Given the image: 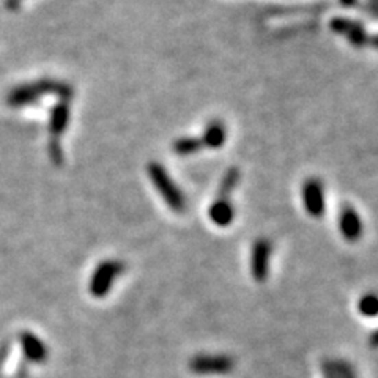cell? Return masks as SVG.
Instances as JSON below:
<instances>
[{
    "label": "cell",
    "instance_id": "cell-1",
    "mask_svg": "<svg viewBox=\"0 0 378 378\" xmlns=\"http://www.w3.org/2000/svg\"><path fill=\"white\" fill-rule=\"evenodd\" d=\"M46 95H56L60 101L70 103L74 97V90L67 82L54 81V79H40V81L23 84L13 88L7 97V104L14 109L24 108V106L38 103Z\"/></svg>",
    "mask_w": 378,
    "mask_h": 378
},
{
    "label": "cell",
    "instance_id": "cell-2",
    "mask_svg": "<svg viewBox=\"0 0 378 378\" xmlns=\"http://www.w3.org/2000/svg\"><path fill=\"white\" fill-rule=\"evenodd\" d=\"M147 172H148V177L152 180V183L154 185V188L158 189L159 194H161L169 209L177 213L185 211L186 197L182 193V189H180L178 186L174 183V180L170 178L167 170L164 169L159 163L153 161V163H148Z\"/></svg>",
    "mask_w": 378,
    "mask_h": 378
},
{
    "label": "cell",
    "instance_id": "cell-3",
    "mask_svg": "<svg viewBox=\"0 0 378 378\" xmlns=\"http://www.w3.org/2000/svg\"><path fill=\"white\" fill-rule=\"evenodd\" d=\"M125 271V265L119 260H104L101 262L90 281V294L95 298H104L110 292L115 279Z\"/></svg>",
    "mask_w": 378,
    "mask_h": 378
},
{
    "label": "cell",
    "instance_id": "cell-4",
    "mask_svg": "<svg viewBox=\"0 0 378 378\" xmlns=\"http://www.w3.org/2000/svg\"><path fill=\"white\" fill-rule=\"evenodd\" d=\"M189 369L197 375H224L232 372L233 359L226 355H197L189 361Z\"/></svg>",
    "mask_w": 378,
    "mask_h": 378
},
{
    "label": "cell",
    "instance_id": "cell-5",
    "mask_svg": "<svg viewBox=\"0 0 378 378\" xmlns=\"http://www.w3.org/2000/svg\"><path fill=\"white\" fill-rule=\"evenodd\" d=\"M273 248L266 238H259L251 249V274L257 282H265L270 274V259Z\"/></svg>",
    "mask_w": 378,
    "mask_h": 378
},
{
    "label": "cell",
    "instance_id": "cell-6",
    "mask_svg": "<svg viewBox=\"0 0 378 378\" xmlns=\"http://www.w3.org/2000/svg\"><path fill=\"white\" fill-rule=\"evenodd\" d=\"M303 204L312 217H322L324 213V191L320 180L309 178L303 185Z\"/></svg>",
    "mask_w": 378,
    "mask_h": 378
},
{
    "label": "cell",
    "instance_id": "cell-7",
    "mask_svg": "<svg viewBox=\"0 0 378 378\" xmlns=\"http://www.w3.org/2000/svg\"><path fill=\"white\" fill-rule=\"evenodd\" d=\"M339 228L344 238L350 243L358 241L363 235V222L361 217L351 205H344L339 213Z\"/></svg>",
    "mask_w": 378,
    "mask_h": 378
},
{
    "label": "cell",
    "instance_id": "cell-8",
    "mask_svg": "<svg viewBox=\"0 0 378 378\" xmlns=\"http://www.w3.org/2000/svg\"><path fill=\"white\" fill-rule=\"evenodd\" d=\"M331 29L339 35L347 36V40L356 47H363L367 45V38H369V35H367V32L364 30L363 25L356 23V21L345 19V18H334L331 21Z\"/></svg>",
    "mask_w": 378,
    "mask_h": 378
},
{
    "label": "cell",
    "instance_id": "cell-9",
    "mask_svg": "<svg viewBox=\"0 0 378 378\" xmlns=\"http://www.w3.org/2000/svg\"><path fill=\"white\" fill-rule=\"evenodd\" d=\"M68 123H70V103L60 101L54 106L49 120L51 142H60V137L65 134Z\"/></svg>",
    "mask_w": 378,
    "mask_h": 378
},
{
    "label": "cell",
    "instance_id": "cell-10",
    "mask_svg": "<svg viewBox=\"0 0 378 378\" xmlns=\"http://www.w3.org/2000/svg\"><path fill=\"white\" fill-rule=\"evenodd\" d=\"M209 216L211 222H215L220 227H227L228 224H232L233 217H235V210H233V205L231 204V199H227V197H217L210 205Z\"/></svg>",
    "mask_w": 378,
    "mask_h": 378
},
{
    "label": "cell",
    "instance_id": "cell-11",
    "mask_svg": "<svg viewBox=\"0 0 378 378\" xmlns=\"http://www.w3.org/2000/svg\"><path fill=\"white\" fill-rule=\"evenodd\" d=\"M21 347L24 350V355L27 356V359L34 361V363H43L47 356L46 345L41 342L40 338H36L32 333H23L21 334Z\"/></svg>",
    "mask_w": 378,
    "mask_h": 378
},
{
    "label": "cell",
    "instance_id": "cell-12",
    "mask_svg": "<svg viewBox=\"0 0 378 378\" xmlns=\"http://www.w3.org/2000/svg\"><path fill=\"white\" fill-rule=\"evenodd\" d=\"M226 137H227V132H226L224 123L220 120H213L209 125H206L204 136L200 137V142L204 147L221 148L222 145H224Z\"/></svg>",
    "mask_w": 378,
    "mask_h": 378
},
{
    "label": "cell",
    "instance_id": "cell-13",
    "mask_svg": "<svg viewBox=\"0 0 378 378\" xmlns=\"http://www.w3.org/2000/svg\"><path fill=\"white\" fill-rule=\"evenodd\" d=\"M324 378H358L353 366L347 361H327L323 364Z\"/></svg>",
    "mask_w": 378,
    "mask_h": 378
},
{
    "label": "cell",
    "instance_id": "cell-14",
    "mask_svg": "<svg viewBox=\"0 0 378 378\" xmlns=\"http://www.w3.org/2000/svg\"><path fill=\"white\" fill-rule=\"evenodd\" d=\"M202 142L199 137H180L172 143V150L178 156H189L202 150Z\"/></svg>",
    "mask_w": 378,
    "mask_h": 378
},
{
    "label": "cell",
    "instance_id": "cell-15",
    "mask_svg": "<svg viewBox=\"0 0 378 378\" xmlns=\"http://www.w3.org/2000/svg\"><path fill=\"white\" fill-rule=\"evenodd\" d=\"M239 182V170L237 167L228 169L224 177H222L220 183V191H217V197H227L231 199L232 191L235 189V186Z\"/></svg>",
    "mask_w": 378,
    "mask_h": 378
},
{
    "label": "cell",
    "instance_id": "cell-16",
    "mask_svg": "<svg viewBox=\"0 0 378 378\" xmlns=\"http://www.w3.org/2000/svg\"><path fill=\"white\" fill-rule=\"evenodd\" d=\"M358 311L361 316L374 318L378 316V295L375 294H367L361 296L358 303Z\"/></svg>",
    "mask_w": 378,
    "mask_h": 378
},
{
    "label": "cell",
    "instance_id": "cell-17",
    "mask_svg": "<svg viewBox=\"0 0 378 378\" xmlns=\"http://www.w3.org/2000/svg\"><path fill=\"white\" fill-rule=\"evenodd\" d=\"M49 158L52 159V163L56 164L57 167H60L65 158H63V148L60 145V142H51L49 141Z\"/></svg>",
    "mask_w": 378,
    "mask_h": 378
},
{
    "label": "cell",
    "instance_id": "cell-18",
    "mask_svg": "<svg viewBox=\"0 0 378 378\" xmlns=\"http://www.w3.org/2000/svg\"><path fill=\"white\" fill-rule=\"evenodd\" d=\"M367 45L374 46V47H378V35H372L367 38Z\"/></svg>",
    "mask_w": 378,
    "mask_h": 378
},
{
    "label": "cell",
    "instance_id": "cell-19",
    "mask_svg": "<svg viewBox=\"0 0 378 378\" xmlns=\"http://www.w3.org/2000/svg\"><path fill=\"white\" fill-rule=\"evenodd\" d=\"M370 10L378 18V0H370Z\"/></svg>",
    "mask_w": 378,
    "mask_h": 378
},
{
    "label": "cell",
    "instance_id": "cell-20",
    "mask_svg": "<svg viewBox=\"0 0 378 378\" xmlns=\"http://www.w3.org/2000/svg\"><path fill=\"white\" fill-rule=\"evenodd\" d=\"M340 3L345 5V7H356L358 0H340Z\"/></svg>",
    "mask_w": 378,
    "mask_h": 378
},
{
    "label": "cell",
    "instance_id": "cell-21",
    "mask_svg": "<svg viewBox=\"0 0 378 378\" xmlns=\"http://www.w3.org/2000/svg\"><path fill=\"white\" fill-rule=\"evenodd\" d=\"M19 2H21V0H7V5H8L10 10H16V8H18Z\"/></svg>",
    "mask_w": 378,
    "mask_h": 378
},
{
    "label": "cell",
    "instance_id": "cell-22",
    "mask_svg": "<svg viewBox=\"0 0 378 378\" xmlns=\"http://www.w3.org/2000/svg\"><path fill=\"white\" fill-rule=\"evenodd\" d=\"M370 344L372 347H378V329L370 336Z\"/></svg>",
    "mask_w": 378,
    "mask_h": 378
}]
</instances>
